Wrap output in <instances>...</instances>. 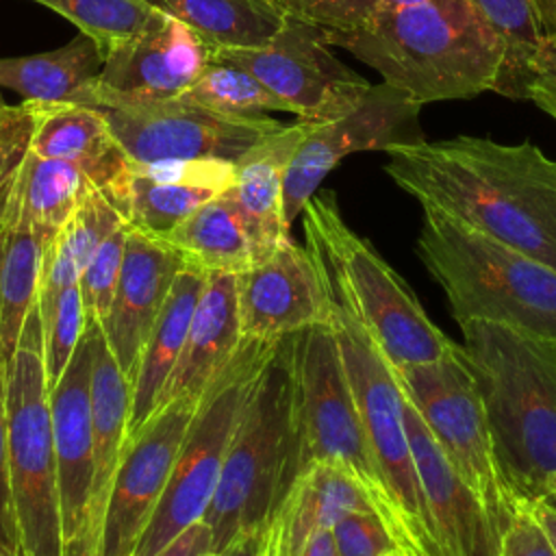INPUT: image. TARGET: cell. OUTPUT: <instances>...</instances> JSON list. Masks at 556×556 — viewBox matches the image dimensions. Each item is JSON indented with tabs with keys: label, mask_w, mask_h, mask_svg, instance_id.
Instances as JSON below:
<instances>
[{
	"label": "cell",
	"mask_w": 556,
	"mask_h": 556,
	"mask_svg": "<svg viewBox=\"0 0 556 556\" xmlns=\"http://www.w3.org/2000/svg\"><path fill=\"white\" fill-rule=\"evenodd\" d=\"M78 26L93 39L102 61L122 41L146 33L167 13L148 0H35Z\"/></svg>",
	"instance_id": "d6a6232c"
},
{
	"label": "cell",
	"mask_w": 556,
	"mask_h": 556,
	"mask_svg": "<svg viewBox=\"0 0 556 556\" xmlns=\"http://www.w3.org/2000/svg\"><path fill=\"white\" fill-rule=\"evenodd\" d=\"M324 39L352 52L382 83L421 106L493 91L504 59L502 39L469 0L378 9L367 24L324 30Z\"/></svg>",
	"instance_id": "7a4b0ae2"
},
{
	"label": "cell",
	"mask_w": 556,
	"mask_h": 556,
	"mask_svg": "<svg viewBox=\"0 0 556 556\" xmlns=\"http://www.w3.org/2000/svg\"><path fill=\"white\" fill-rule=\"evenodd\" d=\"M161 239L174 245L187 265L204 274L237 276L261 261L254 239L226 191L198 206Z\"/></svg>",
	"instance_id": "f1b7e54d"
},
{
	"label": "cell",
	"mask_w": 556,
	"mask_h": 556,
	"mask_svg": "<svg viewBox=\"0 0 556 556\" xmlns=\"http://www.w3.org/2000/svg\"><path fill=\"white\" fill-rule=\"evenodd\" d=\"M545 500L547 502H552V504H556V471H554V476L547 480V484H545Z\"/></svg>",
	"instance_id": "f907efd6"
},
{
	"label": "cell",
	"mask_w": 556,
	"mask_h": 556,
	"mask_svg": "<svg viewBox=\"0 0 556 556\" xmlns=\"http://www.w3.org/2000/svg\"><path fill=\"white\" fill-rule=\"evenodd\" d=\"M404 397L424 419L456 473L478 495L500 534L515 510V495L504 482L476 382L458 356V343L445 356L393 367Z\"/></svg>",
	"instance_id": "8fae6325"
},
{
	"label": "cell",
	"mask_w": 556,
	"mask_h": 556,
	"mask_svg": "<svg viewBox=\"0 0 556 556\" xmlns=\"http://www.w3.org/2000/svg\"><path fill=\"white\" fill-rule=\"evenodd\" d=\"M0 556H17L15 552H11L9 547H4V545H0Z\"/></svg>",
	"instance_id": "816d5d0a"
},
{
	"label": "cell",
	"mask_w": 556,
	"mask_h": 556,
	"mask_svg": "<svg viewBox=\"0 0 556 556\" xmlns=\"http://www.w3.org/2000/svg\"><path fill=\"white\" fill-rule=\"evenodd\" d=\"M458 328L504 482L515 500H545L556 471V339L489 321Z\"/></svg>",
	"instance_id": "3957f363"
},
{
	"label": "cell",
	"mask_w": 556,
	"mask_h": 556,
	"mask_svg": "<svg viewBox=\"0 0 556 556\" xmlns=\"http://www.w3.org/2000/svg\"><path fill=\"white\" fill-rule=\"evenodd\" d=\"M534 9L541 37L556 41V0H534Z\"/></svg>",
	"instance_id": "7dc6e473"
},
{
	"label": "cell",
	"mask_w": 556,
	"mask_h": 556,
	"mask_svg": "<svg viewBox=\"0 0 556 556\" xmlns=\"http://www.w3.org/2000/svg\"><path fill=\"white\" fill-rule=\"evenodd\" d=\"M15 182L0 206V352L4 361L13 354L26 315L37 302L41 258L54 239V232L30 224L22 213Z\"/></svg>",
	"instance_id": "4316f807"
},
{
	"label": "cell",
	"mask_w": 556,
	"mask_h": 556,
	"mask_svg": "<svg viewBox=\"0 0 556 556\" xmlns=\"http://www.w3.org/2000/svg\"><path fill=\"white\" fill-rule=\"evenodd\" d=\"M276 341L278 339L261 341L243 337L232 358L204 389L167 486L135 556H156L176 534L204 517L248 393Z\"/></svg>",
	"instance_id": "9c48e42d"
},
{
	"label": "cell",
	"mask_w": 556,
	"mask_h": 556,
	"mask_svg": "<svg viewBox=\"0 0 556 556\" xmlns=\"http://www.w3.org/2000/svg\"><path fill=\"white\" fill-rule=\"evenodd\" d=\"M424 208L417 254L458 324L489 321L556 339V269L437 211Z\"/></svg>",
	"instance_id": "5b68a950"
},
{
	"label": "cell",
	"mask_w": 556,
	"mask_h": 556,
	"mask_svg": "<svg viewBox=\"0 0 556 556\" xmlns=\"http://www.w3.org/2000/svg\"><path fill=\"white\" fill-rule=\"evenodd\" d=\"M239 328L245 339L274 341L328 317V291L319 267L293 239L235 276Z\"/></svg>",
	"instance_id": "e0dca14e"
},
{
	"label": "cell",
	"mask_w": 556,
	"mask_h": 556,
	"mask_svg": "<svg viewBox=\"0 0 556 556\" xmlns=\"http://www.w3.org/2000/svg\"><path fill=\"white\" fill-rule=\"evenodd\" d=\"M293 352L298 380L300 473L315 463L341 469L358 484L376 515L391 532L393 519L387 493L371 458L328 317L295 332Z\"/></svg>",
	"instance_id": "30bf717a"
},
{
	"label": "cell",
	"mask_w": 556,
	"mask_h": 556,
	"mask_svg": "<svg viewBox=\"0 0 556 556\" xmlns=\"http://www.w3.org/2000/svg\"><path fill=\"white\" fill-rule=\"evenodd\" d=\"M89 371L91 348L83 330L80 343L74 350L63 376L50 389V417L56 458L63 552L78 541L85 528L91 491L93 443Z\"/></svg>",
	"instance_id": "ffe728a7"
},
{
	"label": "cell",
	"mask_w": 556,
	"mask_h": 556,
	"mask_svg": "<svg viewBox=\"0 0 556 556\" xmlns=\"http://www.w3.org/2000/svg\"><path fill=\"white\" fill-rule=\"evenodd\" d=\"M478 13L497 33L504 46V59L495 83L497 93L523 100L528 63L541 43L534 0H469Z\"/></svg>",
	"instance_id": "1f68e13d"
},
{
	"label": "cell",
	"mask_w": 556,
	"mask_h": 556,
	"mask_svg": "<svg viewBox=\"0 0 556 556\" xmlns=\"http://www.w3.org/2000/svg\"><path fill=\"white\" fill-rule=\"evenodd\" d=\"M241 339L235 274H208L189 324L185 348L163 387L156 410L178 397L200 400L211 380L232 358Z\"/></svg>",
	"instance_id": "603a6c76"
},
{
	"label": "cell",
	"mask_w": 556,
	"mask_h": 556,
	"mask_svg": "<svg viewBox=\"0 0 556 556\" xmlns=\"http://www.w3.org/2000/svg\"><path fill=\"white\" fill-rule=\"evenodd\" d=\"M317 267L328 291V321L391 508V532L406 556H441L408 443L404 393L395 371L324 267Z\"/></svg>",
	"instance_id": "52a82bcc"
},
{
	"label": "cell",
	"mask_w": 556,
	"mask_h": 556,
	"mask_svg": "<svg viewBox=\"0 0 556 556\" xmlns=\"http://www.w3.org/2000/svg\"><path fill=\"white\" fill-rule=\"evenodd\" d=\"M182 267V254L165 239L128 228L115 295L100 328L130 391L148 337Z\"/></svg>",
	"instance_id": "ac0fdd59"
},
{
	"label": "cell",
	"mask_w": 556,
	"mask_h": 556,
	"mask_svg": "<svg viewBox=\"0 0 556 556\" xmlns=\"http://www.w3.org/2000/svg\"><path fill=\"white\" fill-rule=\"evenodd\" d=\"M526 98L556 119V41L541 39L528 63Z\"/></svg>",
	"instance_id": "b9f144b4"
},
{
	"label": "cell",
	"mask_w": 556,
	"mask_h": 556,
	"mask_svg": "<svg viewBox=\"0 0 556 556\" xmlns=\"http://www.w3.org/2000/svg\"><path fill=\"white\" fill-rule=\"evenodd\" d=\"M156 556H213V536L204 519L193 521L176 534Z\"/></svg>",
	"instance_id": "ee69618b"
},
{
	"label": "cell",
	"mask_w": 556,
	"mask_h": 556,
	"mask_svg": "<svg viewBox=\"0 0 556 556\" xmlns=\"http://www.w3.org/2000/svg\"><path fill=\"white\" fill-rule=\"evenodd\" d=\"M128 228H130L128 222H124L119 228H115L100 243V248L93 252L87 267L78 276L85 324L87 321L102 324L106 313H109V306H111L113 295H115L119 269H122Z\"/></svg>",
	"instance_id": "d590c367"
},
{
	"label": "cell",
	"mask_w": 556,
	"mask_h": 556,
	"mask_svg": "<svg viewBox=\"0 0 556 556\" xmlns=\"http://www.w3.org/2000/svg\"><path fill=\"white\" fill-rule=\"evenodd\" d=\"M311 128L313 122L300 119L282 126L235 163V178L226 195L245 222L261 258L291 239V228L282 213L285 172Z\"/></svg>",
	"instance_id": "cb8c5ba5"
},
{
	"label": "cell",
	"mask_w": 556,
	"mask_h": 556,
	"mask_svg": "<svg viewBox=\"0 0 556 556\" xmlns=\"http://www.w3.org/2000/svg\"><path fill=\"white\" fill-rule=\"evenodd\" d=\"M421 104L387 83L369 85L363 100L345 115L313 124L298 146L282 185V213L291 228L304 204L339 161L361 150H387L421 141L417 124Z\"/></svg>",
	"instance_id": "5bb4252c"
},
{
	"label": "cell",
	"mask_w": 556,
	"mask_h": 556,
	"mask_svg": "<svg viewBox=\"0 0 556 556\" xmlns=\"http://www.w3.org/2000/svg\"><path fill=\"white\" fill-rule=\"evenodd\" d=\"M232 178L235 163L228 161L130 163L122 215L130 226L165 237L198 206L226 191Z\"/></svg>",
	"instance_id": "7402d4cb"
},
{
	"label": "cell",
	"mask_w": 556,
	"mask_h": 556,
	"mask_svg": "<svg viewBox=\"0 0 556 556\" xmlns=\"http://www.w3.org/2000/svg\"><path fill=\"white\" fill-rule=\"evenodd\" d=\"M302 213L308 252L391 367L430 363L452 352L454 341L434 326L408 285L345 224L332 191H315Z\"/></svg>",
	"instance_id": "8992f818"
},
{
	"label": "cell",
	"mask_w": 556,
	"mask_h": 556,
	"mask_svg": "<svg viewBox=\"0 0 556 556\" xmlns=\"http://www.w3.org/2000/svg\"><path fill=\"white\" fill-rule=\"evenodd\" d=\"M93 182L72 163L43 159L28 150L15 182V193L22 213L30 224L59 232L72 217Z\"/></svg>",
	"instance_id": "4dcf8cb0"
},
{
	"label": "cell",
	"mask_w": 556,
	"mask_h": 556,
	"mask_svg": "<svg viewBox=\"0 0 556 556\" xmlns=\"http://www.w3.org/2000/svg\"><path fill=\"white\" fill-rule=\"evenodd\" d=\"M39 106L41 102L33 100H24L17 106L0 104V206L7 200L30 150V137Z\"/></svg>",
	"instance_id": "f35d334b"
},
{
	"label": "cell",
	"mask_w": 556,
	"mask_h": 556,
	"mask_svg": "<svg viewBox=\"0 0 556 556\" xmlns=\"http://www.w3.org/2000/svg\"><path fill=\"white\" fill-rule=\"evenodd\" d=\"M293 20L324 30H354L376 13L374 0H278Z\"/></svg>",
	"instance_id": "ab89813d"
},
{
	"label": "cell",
	"mask_w": 556,
	"mask_h": 556,
	"mask_svg": "<svg viewBox=\"0 0 556 556\" xmlns=\"http://www.w3.org/2000/svg\"><path fill=\"white\" fill-rule=\"evenodd\" d=\"M263 530H265V526L237 534L224 549L215 552L213 556H261Z\"/></svg>",
	"instance_id": "f6af8a7d"
},
{
	"label": "cell",
	"mask_w": 556,
	"mask_h": 556,
	"mask_svg": "<svg viewBox=\"0 0 556 556\" xmlns=\"http://www.w3.org/2000/svg\"><path fill=\"white\" fill-rule=\"evenodd\" d=\"M0 104H4V100H2V96H0Z\"/></svg>",
	"instance_id": "f5cc1de1"
},
{
	"label": "cell",
	"mask_w": 556,
	"mask_h": 556,
	"mask_svg": "<svg viewBox=\"0 0 556 556\" xmlns=\"http://www.w3.org/2000/svg\"><path fill=\"white\" fill-rule=\"evenodd\" d=\"M408 443L441 556H500V530L404 397Z\"/></svg>",
	"instance_id": "d6986e66"
},
{
	"label": "cell",
	"mask_w": 556,
	"mask_h": 556,
	"mask_svg": "<svg viewBox=\"0 0 556 556\" xmlns=\"http://www.w3.org/2000/svg\"><path fill=\"white\" fill-rule=\"evenodd\" d=\"M293 334L276 341L239 415L202 517L211 528L213 554L237 534L263 528L300 473Z\"/></svg>",
	"instance_id": "277c9868"
},
{
	"label": "cell",
	"mask_w": 556,
	"mask_h": 556,
	"mask_svg": "<svg viewBox=\"0 0 556 556\" xmlns=\"http://www.w3.org/2000/svg\"><path fill=\"white\" fill-rule=\"evenodd\" d=\"M100 111L130 163L195 159L237 163L248 150L282 128L269 115H226L176 98L119 102L100 106Z\"/></svg>",
	"instance_id": "7c38bea8"
},
{
	"label": "cell",
	"mask_w": 556,
	"mask_h": 556,
	"mask_svg": "<svg viewBox=\"0 0 556 556\" xmlns=\"http://www.w3.org/2000/svg\"><path fill=\"white\" fill-rule=\"evenodd\" d=\"M500 556H556L523 500L515 502L513 517L502 532Z\"/></svg>",
	"instance_id": "60d3db41"
},
{
	"label": "cell",
	"mask_w": 556,
	"mask_h": 556,
	"mask_svg": "<svg viewBox=\"0 0 556 556\" xmlns=\"http://www.w3.org/2000/svg\"><path fill=\"white\" fill-rule=\"evenodd\" d=\"M85 330V313L78 285L65 289L50 317L43 321V365L48 389H52L63 376L74 350L80 343Z\"/></svg>",
	"instance_id": "8d00e7d4"
},
{
	"label": "cell",
	"mask_w": 556,
	"mask_h": 556,
	"mask_svg": "<svg viewBox=\"0 0 556 556\" xmlns=\"http://www.w3.org/2000/svg\"><path fill=\"white\" fill-rule=\"evenodd\" d=\"M176 100L208 111L258 117L269 111H287V104L245 70L213 59L206 70Z\"/></svg>",
	"instance_id": "836d02e7"
},
{
	"label": "cell",
	"mask_w": 556,
	"mask_h": 556,
	"mask_svg": "<svg viewBox=\"0 0 556 556\" xmlns=\"http://www.w3.org/2000/svg\"><path fill=\"white\" fill-rule=\"evenodd\" d=\"M187 24L213 50L258 48L287 24L278 0H148Z\"/></svg>",
	"instance_id": "f546056e"
},
{
	"label": "cell",
	"mask_w": 556,
	"mask_h": 556,
	"mask_svg": "<svg viewBox=\"0 0 556 556\" xmlns=\"http://www.w3.org/2000/svg\"><path fill=\"white\" fill-rule=\"evenodd\" d=\"M198 402L195 397H178L156 410L132 439H124L98 556H135L167 486Z\"/></svg>",
	"instance_id": "9a60e30c"
},
{
	"label": "cell",
	"mask_w": 556,
	"mask_h": 556,
	"mask_svg": "<svg viewBox=\"0 0 556 556\" xmlns=\"http://www.w3.org/2000/svg\"><path fill=\"white\" fill-rule=\"evenodd\" d=\"M124 222L126 219L111 204V200L93 187L87 191V195L80 200L72 217L56 235L72 254L78 271H83L100 243Z\"/></svg>",
	"instance_id": "e575fe53"
},
{
	"label": "cell",
	"mask_w": 556,
	"mask_h": 556,
	"mask_svg": "<svg viewBox=\"0 0 556 556\" xmlns=\"http://www.w3.org/2000/svg\"><path fill=\"white\" fill-rule=\"evenodd\" d=\"M213 59L232 63L261 80L300 122L321 124L350 113L369 83L339 61L324 30L287 15L285 28L265 46L213 50Z\"/></svg>",
	"instance_id": "4fadbf2b"
},
{
	"label": "cell",
	"mask_w": 556,
	"mask_h": 556,
	"mask_svg": "<svg viewBox=\"0 0 556 556\" xmlns=\"http://www.w3.org/2000/svg\"><path fill=\"white\" fill-rule=\"evenodd\" d=\"M7 456L20 556H63L43 324L37 302L7 361Z\"/></svg>",
	"instance_id": "ba28073f"
},
{
	"label": "cell",
	"mask_w": 556,
	"mask_h": 556,
	"mask_svg": "<svg viewBox=\"0 0 556 556\" xmlns=\"http://www.w3.org/2000/svg\"><path fill=\"white\" fill-rule=\"evenodd\" d=\"M391 180L437 208L556 269V161L534 143L484 137L397 143L384 150Z\"/></svg>",
	"instance_id": "6da1fadb"
},
{
	"label": "cell",
	"mask_w": 556,
	"mask_h": 556,
	"mask_svg": "<svg viewBox=\"0 0 556 556\" xmlns=\"http://www.w3.org/2000/svg\"><path fill=\"white\" fill-rule=\"evenodd\" d=\"M30 152L78 167L122 213L130 159L117 143L100 109L41 102L30 137Z\"/></svg>",
	"instance_id": "44dd1931"
},
{
	"label": "cell",
	"mask_w": 556,
	"mask_h": 556,
	"mask_svg": "<svg viewBox=\"0 0 556 556\" xmlns=\"http://www.w3.org/2000/svg\"><path fill=\"white\" fill-rule=\"evenodd\" d=\"M206 278L208 274L187 263L176 274L139 361L137 378L132 384L126 439H132L154 415L163 387L185 348L189 324Z\"/></svg>",
	"instance_id": "484cf974"
},
{
	"label": "cell",
	"mask_w": 556,
	"mask_h": 556,
	"mask_svg": "<svg viewBox=\"0 0 556 556\" xmlns=\"http://www.w3.org/2000/svg\"><path fill=\"white\" fill-rule=\"evenodd\" d=\"M0 545L20 556L17 528L9 484V456H7V361L0 352Z\"/></svg>",
	"instance_id": "7bdbcfd3"
},
{
	"label": "cell",
	"mask_w": 556,
	"mask_h": 556,
	"mask_svg": "<svg viewBox=\"0 0 556 556\" xmlns=\"http://www.w3.org/2000/svg\"><path fill=\"white\" fill-rule=\"evenodd\" d=\"M300 556H339V554H337V547H334V541H332V534H330V528L319 530V532L306 543V547L302 549Z\"/></svg>",
	"instance_id": "c3c4849f"
},
{
	"label": "cell",
	"mask_w": 556,
	"mask_h": 556,
	"mask_svg": "<svg viewBox=\"0 0 556 556\" xmlns=\"http://www.w3.org/2000/svg\"><path fill=\"white\" fill-rule=\"evenodd\" d=\"M102 70V54L91 37L80 33L70 43L39 54L0 59V87L33 102L83 104Z\"/></svg>",
	"instance_id": "83f0119b"
},
{
	"label": "cell",
	"mask_w": 556,
	"mask_h": 556,
	"mask_svg": "<svg viewBox=\"0 0 556 556\" xmlns=\"http://www.w3.org/2000/svg\"><path fill=\"white\" fill-rule=\"evenodd\" d=\"M376 2V11L378 9H402V7H410L424 0H374Z\"/></svg>",
	"instance_id": "681fc988"
},
{
	"label": "cell",
	"mask_w": 556,
	"mask_h": 556,
	"mask_svg": "<svg viewBox=\"0 0 556 556\" xmlns=\"http://www.w3.org/2000/svg\"><path fill=\"white\" fill-rule=\"evenodd\" d=\"M350 510H374L341 469L308 465L287 489L263 530L261 556H300L306 543ZM376 513V510H374Z\"/></svg>",
	"instance_id": "d4e9b609"
},
{
	"label": "cell",
	"mask_w": 556,
	"mask_h": 556,
	"mask_svg": "<svg viewBox=\"0 0 556 556\" xmlns=\"http://www.w3.org/2000/svg\"><path fill=\"white\" fill-rule=\"evenodd\" d=\"M213 48L180 20L163 22L117 43L102 61L85 106L174 100L206 70Z\"/></svg>",
	"instance_id": "2e32d148"
},
{
	"label": "cell",
	"mask_w": 556,
	"mask_h": 556,
	"mask_svg": "<svg viewBox=\"0 0 556 556\" xmlns=\"http://www.w3.org/2000/svg\"><path fill=\"white\" fill-rule=\"evenodd\" d=\"M526 504L556 554V504H552L547 500H534V502H526Z\"/></svg>",
	"instance_id": "bcb514c9"
},
{
	"label": "cell",
	"mask_w": 556,
	"mask_h": 556,
	"mask_svg": "<svg viewBox=\"0 0 556 556\" xmlns=\"http://www.w3.org/2000/svg\"><path fill=\"white\" fill-rule=\"evenodd\" d=\"M330 534L339 556H406L374 510H350L341 515L330 526Z\"/></svg>",
	"instance_id": "74e56055"
}]
</instances>
